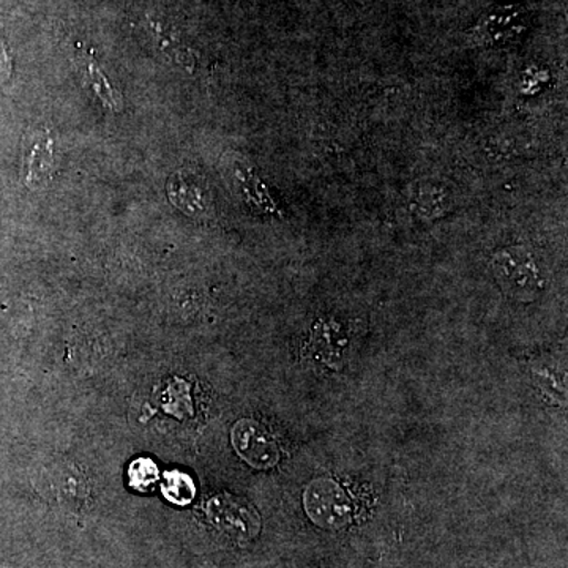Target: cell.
Listing matches in <instances>:
<instances>
[{"instance_id":"10","label":"cell","mask_w":568,"mask_h":568,"mask_svg":"<svg viewBox=\"0 0 568 568\" xmlns=\"http://www.w3.org/2000/svg\"><path fill=\"white\" fill-rule=\"evenodd\" d=\"M11 73V62L6 44L0 41V82L9 80Z\"/></svg>"},{"instance_id":"6","label":"cell","mask_w":568,"mask_h":568,"mask_svg":"<svg viewBox=\"0 0 568 568\" xmlns=\"http://www.w3.org/2000/svg\"><path fill=\"white\" fill-rule=\"evenodd\" d=\"M168 194L186 215H207L209 201L204 197L203 189L189 175L174 174L168 183Z\"/></svg>"},{"instance_id":"5","label":"cell","mask_w":568,"mask_h":568,"mask_svg":"<svg viewBox=\"0 0 568 568\" xmlns=\"http://www.w3.org/2000/svg\"><path fill=\"white\" fill-rule=\"evenodd\" d=\"M52 141L50 134L37 133L28 140L24 152V179L28 185H40L50 178Z\"/></svg>"},{"instance_id":"8","label":"cell","mask_w":568,"mask_h":568,"mask_svg":"<svg viewBox=\"0 0 568 568\" xmlns=\"http://www.w3.org/2000/svg\"><path fill=\"white\" fill-rule=\"evenodd\" d=\"M84 78L108 108L114 111L121 110V99H119L118 93L112 91L111 85L108 84L106 78L103 77L102 71L99 70L95 62H85Z\"/></svg>"},{"instance_id":"9","label":"cell","mask_w":568,"mask_h":568,"mask_svg":"<svg viewBox=\"0 0 568 568\" xmlns=\"http://www.w3.org/2000/svg\"><path fill=\"white\" fill-rule=\"evenodd\" d=\"M130 487L149 491L159 480V467L149 458H140L129 469Z\"/></svg>"},{"instance_id":"4","label":"cell","mask_w":568,"mask_h":568,"mask_svg":"<svg viewBox=\"0 0 568 568\" xmlns=\"http://www.w3.org/2000/svg\"><path fill=\"white\" fill-rule=\"evenodd\" d=\"M407 205L418 219L433 222L452 211L454 196L443 183L420 181L413 183L407 190Z\"/></svg>"},{"instance_id":"2","label":"cell","mask_w":568,"mask_h":568,"mask_svg":"<svg viewBox=\"0 0 568 568\" xmlns=\"http://www.w3.org/2000/svg\"><path fill=\"white\" fill-rule=\"evenodd\" d=\"M305 510L320 528H345L354 518V504L342 485L332 478H317L306 488Z\"/></svg>"},{"instance_id":"1","label":"cell","mask_w":568,"mask_h":568,"mask_svg":"<svg viewBox=\"0 0 568 568\" xmlns=\"http://www.w3.org/2000/svg\"><path fill=\"white\" fill-rule=\"evenodd\" d=\"M493 274L500 290L518 302L537 301L548 286L544 264L526 246L499 250L493 257Z\"/></svg>"},{"instance_id":"7","label":"cell","mask_w":568,"mask_h":568,"mask_svg":"<svg viewBox=\"0 0 568 568\" xmlns=\"http://www.w3.org/2000/svg\"><path fill=\"white\" fill-rule=\"evenodd\" d=\"M162 489L164 497L171 503L178 504V506H186V504L192 503L194 497L193 480L181 470L166 473Z\"/></svg>"},{"instance_id":"3","label":"cell","mask_w":568,"mask_h":568,"mask_svg":"<svg viewBox=\"0 0 568 568\" xmlns=\"http://www.w3.org/2000/svg\"><path fill=\"white\" fill-rule=\"evenodd\" d=\"M233 444L237 454L257 469H268L278 463L280 448L274 437L263 425L250 418L234 426Z\"/></svg>"}]
</instances>
